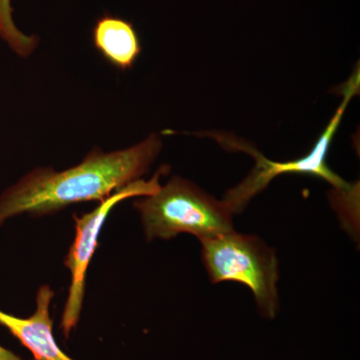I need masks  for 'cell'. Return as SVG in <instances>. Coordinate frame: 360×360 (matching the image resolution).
Masks as SVG:
<instances>
[{
    "mask_svg": "<svg viewBox=\"0 0 360 360\" xmlns=\"http://www.w3.org/2000/svg\"><path fill=\"white\" fill-rule=\"evenodd\" d=\"M161 148L160 137L151 134L122 150L92 149L79 165L63 172L35 168L0 195V226L23 213L44 217L73 203L105 200L113 191L141 179Z\"/></svg>",
    "mask_w": 360,
    "mask_h": 360,
    "instance_id": "1",
    "label": "cell"
},
{
    "mask_svg": "<svg viewBox=\"0 0 360 360\" xmlns=\"http://www.w3.org/2000/svg\"><path fill=\"white\" fill-rule=\"evenodd\" d=\"M134 206L148 241L181 233L201 240L234 231L233 213L224 201L180 176H172L155 193L141 196Z\"/></svg>",
    "mask_w": 360,
    "mask_h": 360,
    "instance_id": "2",
    "label": "cell"
},
{
    "mask_svg": "<svg viewBox=\"0 0 360 360\" xmlns=\"http://www.w3.org/2000/svg\"><path fill=\"white\" fill-rule=\"evenodd\" d=\"M200 241L210 281L243 284L252 292L260 314L276 319L279 310V262L276 250L259 236L236 231Z\"/></svg>",
    "mask_w": 360,
    "mask_h": 360,
    "instance_id": "3",
    "label": "cell"
},
{
    "mask_svg": "<svg viewBox=\"0 0 360 360\" xmlns=\"http://www.w3.org/2000/svg\"><path fill=\"white\" fill-rule=\"evenodd\" d=\"M359 89V72L357 71L347 82L342 103L335 111V115L331 118L326 130L322 132L319 141L315 142V146L310 153L302 158L285 161V162H277V161L267 160L264 155L257 153V150L251 146H248V144L236 142L234 149H239V150L250 153L257 161V165L241 184L233 187L225 194L224 201L233 215L243 212V208L250 202L251 198L266 188L272 179L284 174L314 175V176L326 180L338 191H347V189L352 188V186L345 180L341 179L340 175L335 174L329 168L328 162H326V158H328L330 142L335 137L336 130L340 127L348 103H350Z\"/></svg>",
    "mask_w": 360,
    "mask_h": 360,
    "instance_id": "4",
    "label": "cell"
},
{
    "mask_svg": "<svg viewBox=\"0 0 360 360\" xmlns=\"http://www.w3.org/2000/svg\"><path fill=\"white\" fill-rule=\"evenodd\" d=\"M168 170L169 167H161L150 179H139L118 189L108 198L101 200L99 205L91 212L84 213L80 217L73 214L75 238L65 260V267L70 270L71 274L70 291L61 321L65 338H68L71 330L75 328L79 321L84 303L87 267L98 246V236L104 221L108 219V213L120 201L155 193L161 186V175L167 174Z\"/></svg>",
    "mask_w": 360,
    "mask_h": 360,
    "instance_id": "5",
    "label": "cell"
},
{
    "mask_svg": "<svg viewBox=\"0 0 360 360\" xmlns=\"http://www.w3.org/2000/svg\"><path fill=\"white\" fill-rule=\"evenodd\" d=\"M53 296L49 285L41 286L37 295V309L32 316L20 319L0 310V326L18 338L32 352L34 360H73L59 348L52 335L49 309Z\"/></svg>",
    "mask_w": 360,
    "mask_h": 360,
    "instance_id": "6",
    "label": "cell"
},
{
    "mask_svg": "<svg viewBox=\"0 0 360 360\" xmlns=\"http://www.w3.org/2000/svg\"><path fill=\"white\" fill-rule=\"evenodd\" d=\"M92 42L110 65L129 70L141 53V44L134 25L110 13L97 18L92 28Z\"/></svg>",
    "mask_w": 360,
    "mask_h": 360,
    "instance_id": "7",
    "label": "cell"
},
{
    "mask_svg": "<svg viewBox=\"0 0 360 360\" xmlns=\"http://www.w3.org/2000/svg\"><path fill=\"white\" fill-rule=\"evenodd\" d=\"M0 39L20 58L32 56L39 44V37L25 34L16 26L11 0H0Z\"/></svg>",
    "mask_w": 360,
    "mask_h": 360,
    "instance_id": "8",
    "label": "cell"
},
{
    "mask_svg": "<svg viewBox=\"0 0 360 360\" xmlns=\"http://www.w3.org/2000/svg\"><path fill=\"white\" fill-rule=\"evenodd\" d=\"M0 360H23L18 355L13 354V352H9L6 348L2 347L0 345Z\"/></svg>",
    "mask_w": 360,
    "mask_h": 360,
    "instance_id": "9",
    "label": "cell"
}]
</instances>
